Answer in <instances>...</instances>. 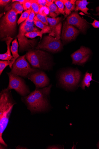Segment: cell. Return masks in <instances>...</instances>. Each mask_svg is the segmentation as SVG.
Here are the masks:
<instances>
[{
	"instance_id": "obj_1",
	"label": "cell",
	"mask_w": 99,
	"mask_h": 149,
	"mask_svg": "<svg viewBox=\"0 0 99 149\" xmlns=\"http://www.w3.org/2000/svg\"><path fill=\"white\" fill-rule=\"evenodd\" d=\"M52 85L42 89L36 88L29 95L22 98L24 102L32 113L40 112L49 106L48 98Z\"/></svg>"
},
{
	"instance_id": "obj_2",
	"label": "cell",
	"mask_w": 99,
	"mask_h": 149,
	"mask_svg": "<svg viewBox=\"0 0 99 149\" xmlns=\"http://www.w3.org/2000/svg\"><path fill=\"white\" fill-rule=\"evenodd\" d=\"M16 102L12 96L10 90L7 88L3 90L0 94V143L6 147L7 144L2 136L9 121L14 105Z\"/></svg>"
},
{
	"instance_id": "obj_3",
	"label": "cell",
	"mask_w": 99,
	"mask_h": 149,
	"mask_svg": "<svg viewBox=\"0 0 99 149\" xmlns=\"http://www.w3.org/2000/svg\"><path fill=\"white\" fill-rule=\"evenodd\" d=\"M25 55L26 59L34 68L44 70L50 69L49 56L45 52L39 49L30 50Z\"/></svg>"
},
{
	"instance_id": "obj_4",
	"label": "cell",
	"mask_w": 99,
	"mask_h": 149,
	"mask_svg": "<svg viewBox=\"0 0 99 149\" xmlns=\"http://www.w3.org/2000/svg\"><path fill=\"white\" fill-rule=\"evenodd\" d=\"M18 13L12 9L6 13L1 20L0 25L1 38L3 39L14 35L16 30Z\"/></svg>"
},
{
	"instance_id": "obj_5",
	"label": "cell",
	"mask_w": 99,
	"mask_h": 149,
	"mask_svg": "<svg viewBox=\"0 0 99 149\" xmlns=\"http://www.w3.org/2000/svg\"><path fill=\"white\" fill-rule=\"evenodd\" d=\"M34 31H40L34 26L27 25L24 22L20 25L19 34L17 36L18 39L20 51H24L34 48L36 44L35 39L28 40L25 36L27 33Z\"/></svg>"
},
{
	"instance_id": "obj_6",
	"label": "cell",
	"mask_w": 99,
	"mask_h": 149,
	"mask_svg": "<svg viewBox=\"0 0 99 149\" xmlns=\"http://www.w3.org/2000/svg\"><path fill=\"white\" fill-rule=\"evenodd\" d=\"M81 76V73L78 70H68L61 73L60 81L65 88L71 89L78 86L80 80Z\"/></svg>"
},
{
	"instance_id": "obj_7",
	"label": "cell",
	"mask_w": 99,
	"mask_h": 149,
	"mask_svg": "<svg viewBox=\"0 0 99 149\" xmlns=\"http://www.w3.org/2000/svg\"><path fill=\"white\" fill-rule=\"evenodd\" d=\"M38 70L32 68L26 61L25 55L20 56L14 63L10 73L24 78Z\"/></svg>"
},
{
	"instance_id": "obj_8",
	"label": "cell",
	"mask_w": 99,
	"mask_h": 149,
	"mask_svg": "<svg viewBox=\"0 0 99 149\" xmlns=\"http://www.w3.org/2000/svg\"><path fill=\"white\" fill-rule=\"evenodd\" d=\"M9 78V85L7 88L9 90H15L21 95L25 97L30 93L29 88L24 81L19 76L10 72L7 73Z\"/></svg>"
},
{
	"instance_id": "obj_9",
	"label": "cell",
	"mask_w": 99,
	"mask_h": 149,
	"mask_svg": "<svg viewBox=\"0 0 99 149\" xmlns=\"http://www.w3.org/2000/svg\"><path fill=\"white\" fill-rule=\"evenodd\" d=\"M62 48V45L60 39H57L49 35L45 36L42 41L39 43L36 48L55 53L60 51Z\"/></svg>"
},
{
	"instance_id": "obj_10",
	"label": "cell",
	"mask_w": 99,
	"mask_h": 149,
	"mask_svg": "<svg viewBox=\"0 0 99 149\" xmlns=\"http://www.w3.org/2000/svg\"><path fill=\"white\" fill-rule=\"evenodd\" d=\"M27 77L35 84L36 88H44L50 83V79L47 74L43 71L38 70L30 74Z\"/></svg>"
},
{
	"instance_id": "obj_11",
	"label": "cell",
	"mask_w": 99,
	"mask_h": 149,
	"mask_svg": "<svg viewBox=\"0 0 99 149\" xmlns=\"http://www.w3.org/2000/svg\"><path fill=\"white\" fill-rule=\"evenodd\" d=\"M64 23L76 26L82 33L85 32L89 26L86 20L81 17L76 12H73L69 15Z\"/></svg>"
},
{
	"instance_id": "obj_12",
	"label": "cell",
	"mask_w": 99,
	"mask_h": 149,
	"mask_svg": "<svg viewBox=\"0 0 99 149\" xmlns=\"http://www.w3.org/2000/svg\"><path fill=\"white\" fill-rule=\"evenodd\" d=\"M91 53V51L89 48L81 47L71 56L73 60L72 64L82 65L88 61Z\"/></svg>"
},
{
	"instance_id": "obj_13",
	"label": "cell",
	"mask_w": 99,
	"mask_h": 149,
	"mask_svg": "<svg viewBox=\"0 0 99 149\" xmlns=\"http://www.w3.org/2000/svg\"><path fill=\"white\" fill-rule=\"evenodd\" d=\"M80 31L73 26L63 24L62 39L66 42H69L74 39L79 33Z\"/></svg>"
},
{
	"instance_id": "obj_14",
	"label": "cell",
	"mask_w": 99,
	"mask_h": 149,
	"mask_svg": "<svg viewBox=\"0 0 99 149\" xmlns=\"http://www.w3.org/2000/svg\"><path fill=\"white\" fill-rule=\"evenodd\" d=\"M13 38L11 37H9L2 39V41H5L7 46V51L4 54H1L0 55V59L4 61H10L13 58L11 55L10 45Z\"/></svg>"
},
{
	"instance_id": "obj_15",
	"label": "cell",
	"mask_w": 99,
	"mask_h": 149,
	"mask_svg": "<svg viewBox=\"0 0 99 149\" xmlns=\"http://www.w3.org/2000/svg\"><path fill=\"white\" fill-rule=\"evenodd\" d=\"M18 42L17 39H15L12 42V45L10 47V50L12 54L13 58L11 60V63L9 65L10 68H12V65L16 60L20 57L18 54Z\"/></svg>"
},
{
	"instance_id": "obj_16",
	"label": "cell",
	"mask_w": 99,
	"mask_h": 149,
	"mask_svg": "<svg viewBox=\"0 0 99 149\" xmlns=\"http://www.w3.org/2000/svg\"><path fill=\"white\" fill-rule=\"evenodd\" d=\"M47 21L49 24L51 29V32L49 33V36L55 37V29L56 26L61 22L62 18L58 17L53 18L46 17Z\"/></svg>"
},
{
	"instance_id": "obj_17",
	"label": "cell",
	"mask_w": 99,
	"mask_h": 149,
	"mask_svg": "<svg viewBox=\"0 0 99 149\" xmlns=\"http://www.w3.org/2000/svg\"><path fill=\"white\" fill-rule=\"evenodd\" d=\"M87 0H78L76 1L75 3V12L81 10L86 15H89L88 11L89 10L87 6L89 4Z\"/></svg>"
},
{
	"instance_id": "obj_18",
	"label": "cell",
	"mask_w": 99,
	"mask_h": 149,
	"mask_svg": "<svg viewBox=\"0 0 99 149\" xmlns=\"http://www.w3.org/2000/svg\"><path fill=\"white\" fill-rule=\"evenodd\" d=\"M93 80L92 73H89L87 72L84 74L80 85L82 89H84L86 87L89 88L91 85L90 82Z\"/></svg>"
},
{
	"instance_id": "obj_19",
	"label": "cell",
	"mask_w": 99,
	"mask_h": 149,
	"mask_svg": "<svg viewBox=\"0 0 99 149\" xmlns=\"http://www.w3.org/2000/svg\"><path fill=\"white\" fill-rule=\"evenodd\" d=\"M61 1L65 6L64 12L65 14V17L66 18L71 14L72 11L75 10L76 6L71 3L70 1L62 0Z\"/></svg>"
},
{
	"instance_id": "obj_20",
	"label": "cell",
	"mask_w": 99,
	"mask_h": 149,
	"mask_svg": "<svg viewBox=\"0 0 99 149\" xmlns=\"http://www.w3.org/2000/svg\"><path fill=\"white\" fill-rule=\"evenodd\" d=\"M35 24L39 28L43 31L45 33L51 32V29L49 26L41 22L36 16L33 20Z\"/></svg>"
},
{
	"instance_id": "obj_21",
	"label": "cell",
	"mask_w": 99,
	"mask_h": 149,
	"mask_svg": "<svg viewBox=\"0 0 99 149\" xmlns=\"http://www.w3.org/2000/svg\"><path fill=\"white\" fill-rule=\"evenodd\" d=\"M47 7L49 10V15L52 18H56L60 15L58 8L55 3Z\"/></svg>"
},
{
	"instance_id": "obj_22",
	"label": "cell",
	"mask_w": 99,
	"mask_h": 149,
	"mask_svg": "<svg viewBox=\"0 0 99 149\" xmlns=\"http://www.w3.org/2000/svg\"><path fill=\"white\" fill-rule=\"evenodd\" d=\"M10 7L11 8V9H12L15 10L18 14L21 13L24 10L22 5L18 2H14L11 5Z\"/></svg>"
},
{
	"instance_id": "obj_23",
	"label": "cell",
	"mask_w": 99,
	"mask_h": 149,
	"mask_svg": "<svg viewBox=\"0 0 99 149\" xmlns=\"http://www.w3.org/2000/svg\"><path fill=\"white\" fill-rule=\"evenodd\" d=\"M44 33H45L44 32V31L42 30L40 31H34L28 33H26L25 36L26 37L30 38L32 39L37 36H39L41 40L42 37V35Z\"/></svg>"
},
{
	"instance_id": "obj_24",
	"label": "cell",
	"mask_w": 99,
	"mask_h": 149,
	"mask_svg": "<svg viewBox=\"0 0 99 149\" xmlns=\"http://www.w3.org/2000/svg\"><path fill=\"white\" fill-rule=\"evenodd\" d=\"M31 10L32 9L31 8L25 11L22 13L17 22L18 25L23 21H25L29 17Z\"/></svg>"
},
{
	"instance_id": "obj_25",
	"label": "cell",
	"mask_w": 99,
	"mask_h": 149,
	"mask_svg": "<svg viewBox=\"0 0 99 149\" xmlns=\"http://www.w3.org/2000/svg\"><path fill=\"white\" fill-rule=\"evenodd\" d=\"M55 3L57 6L60 14L61 13L64 16L65 15L64 12V5L61 1H55Z\"/></svg>"
},
{
	"instance_id": "obj_26",
	"label": "cell",
	"mask_w": 99,
	"mask_h": 149,
	"mask_svg": "<svg viewBox=\"0 0 99 149\" xmlns=\"http://www.w3.org/2000/svg\"><path fill=\"white\" fill-rule=\"evenodd\" d=\"M11 63L10 61H0V75H1L3 71L8 65H9Z\"/></svg>"
},
{
	"instance_id": "obj_27",
	"label": "cell",
	"mask_w": 99,
	"mask_h": 149,
	"mask_svg": "<svg viewBox=\"0 0 99 149\" xmlns=\"http://www.w3.org/2000/svg\"><path fill=\"white\" fill-rule=\"evenodd\" d=\"M40 7L37 3L36 0H32L31 8L32 10L37 15L39 13Z\"/></svg>"
},
{
	"instance_id": "obj_28",
	"label": "cell",
	"mask_w": 99,
	"mask_h": 149,
	"mask_svg": "<svg viewBox=\"0 0 99 149\" xmlns=\"http://www.w3.org/2000/svg\"><path fill=\"white\" fill-rule=\"evenodd\" d=\"M62 24L61 22L59 24L56 26L55 29V38L56 39L59 40L61 38Z\"/></svg>"
},
{
	"instance_id": "obj_29",
	"label": "cell",
	"mask_w": 99,
	"mask_h": 149,
	"mask_svg": "<svg viewBox=\"0 0 99 149\" xmlns=\"http://www.w3.org/2000/svg\"><path fill=\"white\" fill-rule=\"evenodd\" d=\"M39 13L42 15L46 17L49 15V10L46 6L42 7L40 8Z\"/></svg>"
},
{
	"instance_id": "obj_30",
	"label": "cell",
	"mask_w": 99,
	"mask_h": 149,
	"mask_svg": "<svg viewBox=\"0 0 99 149\" xmlns=\"http://www.w3.org/2000/svg\"><path fill=\"white\" fill-rule=\"evenodd\" d=\"M32 4V0H25L22 5L24 10H27L31 9Z\"/></svg>"
},
{
	"instance_id": "obj_31",
	"label": "cell",
	"mask_w": 99,
	"mask_h": 149,
	"mask_svg": "<svg viewBox=\"0 0 99 149\" xmlns=\"http://www.w3.org/2000/svg\"><path fill=\"white\" fill-rule=\"evenodd\" d=\"M36 16L38 19L42 23H43L46 25H48L49 23L47 21L46 17L45 16L39 14V13H38V14Z\"/></svg>"
},
{
	"instance_id": "obj_32",
	"label": "cell",
	"mask_w": 99,
	"mask_h": 149,
	"mask_svg": "<svg viewBox=\"0 0 99 149\" xmlns=\"http://www.w3.org/2000/svg\"><path fill=\"white\" fill-rule=\"evenodd\" d=\"M36 16V13L32 10L29 17L26 20L30 22H33L34 19Z\"/></svg>"
},
{
	"instance_id": "obj_33",
	"label": "cell",
	"mask_w": 99,
	"mask_h": 149,
	"mask_svg": "<svg viewBox=\"0 0 99 149\" xmlns=\"http://www.w3.org/2000/svg\"><path fill=\"white\" fill-rule=\"evenodd\" d=\"M36 1L40 8L46 6L47 0H36Z\"/></svg>"
},
{
	"instance_id": "obj_34",
	"label": "cell",
	"mask_w": 99,
	"mask_h": 149,
	"mask_svg": "<svg viewBox=\"0 0 99 149\" xmlns=\"http://www.w3.org/2000/svg\"><path fill=\"white\" fill-rule=\"evenodd\" d=\"M10 0H1L0 5L1 6L4 7L7 6L10 2Z\"/></svg>"
},
{
	"instance_id": "obj_35",
	"label": "cell",
	"mask_w": 99,
	"mask_h": 149,
	"mask_svg": "<svg viewBox=\"0 0 99 149\" xmlns=\"http://www.w3.org/2000/svg\"><path fill=\"white\" fill-rule=\"evenodd\" d=\"M91 24L94 28H99V21L96 20H95Z\"/></svg>"
},
{
	"instance_id": "obj_36",
	"label": "cell",
	"mask_w": 99,
	"mask_h": 149,
	"mask_svg": "<svg viewBox=\"0 0 99 149\" xmlns=\"http://www.w3.org/2000/svg\"><path fill=\"white\" fill-rule=\"evenodd\" d=\"M24 22L25 24L29 26H34L35 24L34 22H30L26 20Z\"/></svg>"
},
{
	"instance_id": "obj_37",
	"label": "cell",
	"mask_w": 99,
	"mask_h": 149,
	"mask_svg": "<svg viewBox=\"0 0 99 149\" xmlns=\"http://www.w3.org/2000/svg\"><path fill=\"white\" fill-rule=\"evenodd\" d=\"M47 3L46 5L47 7H48L53 4L55 1H53V0H47Z\"/></svg>"
},
{
	"instance_id": "obj_38",
	"label": "cell",
	"mask_w": 99,
	"mask_h": 149,
	"mask_svg": "<svg viewBox=\"0 0 99 149\" xmlns=\"http://www.w3.org/2000/svg\"><path fill=\"white\" fill-rule=\"evenodd\" d=\"M25 1V0H13V1H12V2H14L16 1L18 2L21 4L23 5Z\"/></svg>"
},
{
	"instance_id": "obj_39",
	"label": "cell",
	"mask_w": 99,
	"mask_h": 149,
	"mask_svg": "<svg viewBox=\"0 0 99 149\" xmlns=\"http://www.w3.org/2000/svg\"><path fill=\"white\" fill-rule=\"evenodd\" d=\"M48 149H60V148L55 146L48 147Z\"/></svg>"
},
{
	"instance_id": "obj_40",
	"label": "cell",
	"mask_w": 99,
	"mask_h": 149,
	"mask_svg": "<svg viewBox=\"0 0 99 149\" xmlns=\"http://www.w3.org/2000/svg\"><path fill=\"white\" fill-rule=\"evenodd\" d=\"M97 146L98 148V149H99V141L98 142V144H97Z\"/></svg>"
},
{
	"instance_id": "obj_41",
	"label": "cell",
	"mask_w": 99,
	"mask_h": 149,
	"mask_svg": "<svg viewBox=\"0 0 99 149\" xmlns=\"http://www.w3.org/2000/svg\"><path fill=\"white\" fill-rule=\"evenodd\" d=\"M95 15L99 16V13H97V14L96 15Z\"/></svg>"
},
{
	"instance_id": "obj_42",
	"label": "cell",
	"mask_w": 99,
	"mask_h": 149,
	"mask_svg": "<svg viewBox=\"0 0 99 149\" xmlns=\"http://www.w3.org/2000/svg\"><path fill=\"white\" fill-rule=\"evenodd\" d=\"M3 15V13H2V15ZM1 16H2V15H1Z\"/></svg>"
}]
</instances>
